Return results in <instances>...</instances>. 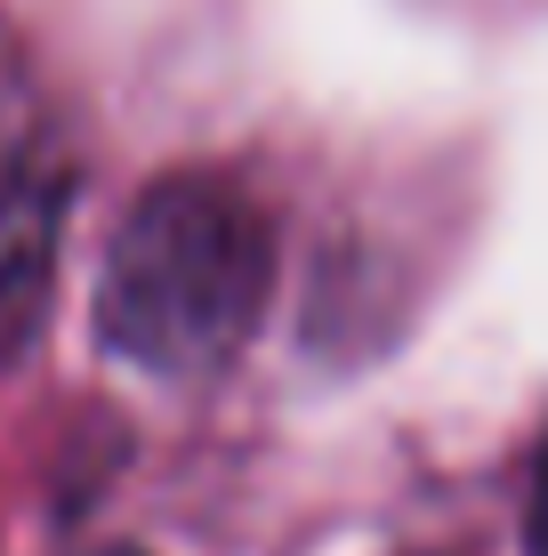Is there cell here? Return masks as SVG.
<instances>
[{"instance_id":"7a4b0ae2","label":"cell","mask_w":548,"mask_h":556,"mask_svg":"<svg viewBox=\"0 0 548 556\" xmlns=\"http://www.w3.org/2000/svg\"><path fill=\"white\" fill-rule=\"evenodd\" d=\"M73 202V153L25 49L0 33V363L25 355L49 315L56 242Z\"/></svg>"},{"instance_id":"277c9868","label":"cell","mask_w":548,"mask_h":556,"mask_svg":"<svg viewBox=\"0 0 548 556\" xmlns=\"http://www.w3.org/2000/svg\"><path fill=\"white\" fill-rule=\"evenodd\" d=\"M98 556H138V548H98Z\"/></svg>"},{"instance_id":"3957f363","label":"cell","mask_w":548,"mask_h":556,"mask_svg":"<svg viewBox=\"0 0 548 556\" xmlns=\"http://www.w3.org/2000/svg\"><path fill=\"white\" fill-rule=\"evenodd\" d=\"M524 548L548 556V444H540V468H533V501H524Z\"/></svg>"},{"instance_id":"6da1fadb","label":"cell","mask_w":548,"mask_h":556,"mask_svg":"<svg viewBox=\"0 0 548 556\" xmlns=\"http://www.w3.org/2000/svg\"><path fill=\"white\" fill-rule=\"evenodd\" d=\"M275 291V226L251 186L178 169L145 186L98 275V331L162 379L218 371L258 331Z\"/></svg>"}]
</instances>
